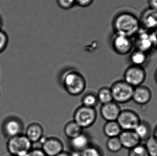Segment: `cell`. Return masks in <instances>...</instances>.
<instances>
[{"instance_id":"obj_1","label":"cell","mask_w":157,"mask_h":156,"mask_svg":"<svg viewBox=\"0 0 157 156\" xmlns=\"http://www.w3.org/2000/svg\"><path fill=\"white\" fill-rule=\"evenodd\" d=\"M61 84L65 91L73 96H79L86 87V79L76 70L70 69L62 74L60 79Z\"/></svg>"},{"instance_id":"obj_2","label":"cell","mask_w":157,"mask_h":156,"mask_svg":"<svg viewBox=\"0 0 157 156\" xmlns=\"http://www.w3.org/2000/svg\"><path fill=\"white\" fill-rule=\"evenodd\" d=\"M113 27L116 34L131 38L139 32L140 23L136 16L132 14L121 13L114 18Z\"/></svg>"},{"instance_id":"obj_3","label":"cell","mask_w":157,"mask_h":156,"mask_svg":"<svg viewBox=\"0 0 157 156\" xmlns=\"http://www.w3.org/2000/svg\"><path fill=\"white\" fill-rule=\"evenodd\" d=\"M33 143L25 134L8 138L6 148L12 156H24L32 148Z\"/></svg>"},{"instance_id":"obj_4","label":"cell","mask_w":157,"mask_h":156,"mask_svg":"<svg viewBox=\"0 0 157 156\" xmlns=\"http://www.w3.org/2000/svg\"><path fill=\"white\" fill-rule=\"evenodd\" d=\"M98 113L96 108L81 105L75 111L73 120L83 129H87L96 122Z\"/></svg>"},{"instance_id":"obj_5","label":"cell","mask_w":157,"mask_h":156,"mask_svg":"<svg viewBox=\"0 0 157 156\" xmlns=\"http://www.w3.org/2000/svg\"><path fill=\"white\" fill-rule=\"evenodd\" d=\"M113 101L117 103H125L132 100L134 88L124 80L113 83L110 88Z\"/></svg>"},{"instance_id":"obj_6","label":"cell","mask_w":157,"mask_h":156,"mask_svg":"<svg viewBox=\"0 0 157 156\" xmlns=\"http://www.w3.org/2000/svg\"><path fill=\"white\" fill-rule=\"evenodd\" d=\"M146 73L142 67L132 65L126 69L124 80L133 88L141 86L145 80Z\"/></svg>"},{"instance_id":"obj_7","label":"cell","mask_w":157,"mask_h":156,"mask_svg":"<svg viewBox=\"0 0 157 156\" xmlns=\"http://www.w3.org/2000/svg\"><path fill=\"white\" fill-rule=\"evenodd\" d=\"M116 121L122 131H134L141 122L136 113L129 110L121 111Z\"/></svg>"},{"instance_id":"obj_8","label":"cell","mask_w":157,"mask_h":156,"mask_svg":"<svg viewBox=\"0 0 157 156\" xmlns=\"http://www.w3.org/2000/svg\"><path fill=\"white\" fill-rule=\"evenodd\" d=\"M41 149L47 156H56L64 151L62 141L57 137L49 136L41 140Z\"/></svg>"},{"instance_id":"obj_9","label":"cell","mask_w":157,"mask_h":156,"mask_svg":"<svg viewBox=\"0 0 157 156\" xmlns=\"http://www.w3.org/2000/svg\"><path fill=\"white\" fill-rule=\"evenodd\" d=\"M111 45L117 54L124 55L131 51L132 42L131 38L115 33L112 38Z\"/></svg>"},{"instance_id":"obj_10","label":"cell","mask_w":157,"mask_h":156,"mask_svg":"<svg viewBox=\"0 0 157 156\" xmlns=\"http://www.w3.org/2000/svg\"><path fill=\"white\" fill-rule=\"evenodd\" d=\"M121 111L119 104L113 101L109 103L102 104L100 112L104 120L106 122H110L117 121Z\"/></svg>"},{"instance_id":"obj_11","label":"cell","mask_w":157,"mask_h":156,"mask_svg":"<svg viewBox=\"0 0 157 156\" xmlns=\"http://www.w3.org/2000/svg\"><path fill=\"white\" fill-rule=\"evenodd\" d=\"M91 144L90 136L86 133H81L72 139H69V147L74 153H81Z\"/></svg>"},{"instance_id":"obj_12","label":"cell","mask_w":157,"mask_h":156,"mask_svg":"<svg viewBox=\"0 0 157 156\" xmlns=\"http://www.w3.org/2000/svg\"><path fill=\"white\" fill-rule=\"evenodd\" d=\"M23 128V123L17 118H9L3 125L4 133L8 138L22 134Z\"/></svg>"},{"instance_id":"obj_13","label":"cell","mask_w":157,"mask_h":156,"mask_svg":"<svg viewBox=\"0 0 157 156\" xmlns=\"http://www.w3.org/2000/svg\"><path fill=\"white\" fill-rule=\"evenodd\" d=\"M152 98V93L149 88L141 86L134 88L132 100L136 104L145 105L149 102Z\"/></svg>"},{"instance_id":"obj_14","label":"cell","mask_w":157,"mask_h":156,"mask_svg":"<svg viewBox=\"0 0 157 156\" xmlns=\"http://www.w3.org/2000/svg\"><path fill=\"white\" fill-rule=\"evenodd\" d=\"M118 137L123 148L129 150L139 144L141 142L134 131H122Z\"/></svg>"},{"instance_id":"obj_15","label":"cell","mask_w":157,"mask_h":156,"mask_svg":"<svg viewBox=\"0 0 157 156\" xmlns=\"http://www.w3.org/2000/svg\"><path fill=\"white\" fill-rule=\"evenodd\" d=\"M25 135L32 143H36L44 137V129L40 124L32 123L27 127Z\"/></svg>"},{"instance_id":"obj_16","label":"cell","mask_w":157,"mask_h":156,"mask_svg":"<svg viewBox=\"0 0 157 156\" xmlns=\"http://www.w3.org/2000/svg\"><path fill=\"white\" fill-rule=\"evenodd\" d=\"M138 34L136 40V45L138 48V50L146 53L154 45L152 34L145 31L141 32L140 30L138 32Z\"/></svg>"},{"instance_id":"obj_17","label":"cell","mask_w":157,"mask_h":156,"mask_svg":"<svg viewBox=\"0 0 157 156\" xmlns=\"http://www.w3.org/2000/svg\"><path fill=\"white\" fill-rule=\"evenodd\" d=\"M142 23L147 29L157 28V11L150 8L145 11L142 17Z\"/></svg>"},{"instance_id":"obj_18","label":"cell","mask_w":157,"mask_h":156,"mask_svg":"<svg viewBox=\"0 0 157 156\" xmlns=\"http://www.w3.org/2000/svg\"><path fill=\"white\" fill-rule=\"evenodd\" d=\"M122 131L117 121L106 122L103 127V133L108 138L118 137Z\"/></svg>"},{"instance_id":"obj_19","label":"cell","mask_w":157,"mask_h":156,"mask_svg":"<svg viewBox=\"0 0 157 156\" xmlns=\"http://www.w3.org/2000/svg\"><path fill=\"white\" fill-rule=\"evenodd\" d=\"M65 136L69 139H72L83 132V129L74 120L68 122L63 129Z\"/></svg>"},{"instance_id":"obj_20","label":"cell","mask_w":157,"mask_h":156,"mask_svg":"<svg viewBox=\"0 0 157 156\" xmlns=\"http://www.w3.org/2000/svg\"><path fill=\"white\" fill-rule=\"evenodd\" d=\"M134 131L141 141H146L151 136V128L146 122L141 121Z\"/></svg>"},{"instance_id":"obj_21","label":"cell","mask_w":157,"mask_h":156,"mask_svg":"<svg viewBox=\"0 0 157 156\" xmlns=\"http://www.w3.org/2000/svg\"><path fill=\"white\" fill-rule=\"evenodd\" d=\"M96 94L99 103H101V105L113 101L111 91L109 87H102L99 89Z\"/></svg>"},{"instance_id":"obj_22","label":"cell","mask_w":157,"mask_h":156,"mask_svg":"<svg viewBox=\"0 0 157 156\" xmlns=\"http://www.w3.org/2000/svg\"><path fill=\"white\" fill-rule=\"evenodd\" d=\"M81 105L89 108H96L98 105L97 94L93 92H87L85 93L81 100Z\"/></svg>"},{"instance_id":"obj_23","label":"cell","mask_w":157,"mask_h":156,"mask_svg":"<svg viewBox=\"0 0 157 156\" xmlns=\"http://www.w3.org/2000/svg\"><path fill=\"white\" fill-rule=\"evenodd\" d=\"M130 59L134 66L142 67L146 61L147 55L144 51L136 50L132 54Z\"/></svg>"},{"instance_id":"obj_24","label":"cell","mask_w":157,"mask_h":156,"mask_svg":"<svg viewBox=\"0 0 157 156\" xmlns=\"http://www.w3.org/2000/svg\"><path fill=\"white\" fill-rule=\"evenodd\" d=\"M106 147L109 152L113 153H118L123 148L119 137L109 138L106 143Z\"/></svg>"},{"instance_id":"obj_25","label":"cell","mask_w":157,"mask_h":156,"mask_svg":"<svg viewBox=\"0 0 157 156\" xmlns=\"http://www.w3.org/2000/svg\"><path fill=\"white\" fill-rule=\"evenodd\" d=\"M144 145L149 156H157V140L154 136H151L146 141Z\"/></svg>"},{"instance_id":"obj_26","label":"cell","mask_w":157,"mask_h":156,"mask_svg":"<svg viewBox=\"0 0 157 156\" xmlns=\"http://www.w3.org/2000/svg\"><path fill=\"white\" fill-rule=\"evenodd\" d=\"M82 156H103L100 147L91 143L81 153Z\"/></svg>"},{"instance_id":"obj_27","label":"cell","mask_w":157,"mask_h":156,"mask_svg":"<svg viewBox=\"0 0 157 156\" xmlns=\"http://www.w3.org/2000/svg\"><path fill=\"white\" fill-rule=\"evenodd\" d=\"M128 156H149L144 145L140 143L130 149Z\"/></svg>"},{"instance_id":"obj_28","label":"cell","mask_w":157,"mask_h":156,"mask_svg":"<svg viewBox=\"0 0 157 156\" xmlns=\"http://www.w3.org/2000/svg\"><path fill=\"white\" fill-rule=\"evenodd\" d=\"M9 42V37L5 31L0 29V54L3 52L7 47Z\"/></svg>"},{"instance_id":"obj_29","label":"cell","mask_w":157,"mask_h":156,"mask_svg":"<svg viewBox=\"0 0 157 156\" xmlns=\"http://www.w3.org/2000/svg\"><path fill=\"white\" fill-rule=\"evenodd\" d=\"M58 5L62 9L69 10L76 5L75 0H57Z\"/></svg>"},{"instance_id":"obj_30","label":"cell","mask_w":157,"mask_h":156,"mask_svg":"<svg viewBox=\"0 0 157 156\" xmlns=\"http://www.w3.org/2000/svg\"><path fill=\"white\" fill-rule=\"evenodd\" d=\"M24 156H47L40 148H32Z\"/></svg>"},{"instance_id":"obj_31","label":"cell","mask_w":157,"mask_h":156,"mask_svg":"<svg viewBox=\"0 0 157 156\" xmlns=\"http://www.w3.org/2000/svg\"><path fill=\"white\" fill-rule=\"evenodd\" d=\"M94 0H75L76 5L82 7H88L92 4Z\"/></svg>"},{"instance_id":"obj_32","label":"cell","mask_w":157,"mask_h":156,"mask_svg":"<svg viewBox=\"0 0 157 156\" xmlns=\"http://www.w3.org/2000/svg\"><path fill=\"white\" fill-rule=\"evenodd\" d=\"M152 38H153V41H154V45L157 47V28L155 29L154 32L151 33Z\"/></svg>"},{"instance_id":"obj_33","label":"cell","mask_w":157,"mask_h":156,"mask_svg":"<svg viewBox=\"0 0 157 156\" xmlns=\"http://www.w3.org/2000/svg\"><path fill=\"white\" fill-rule=\"evenodd\" d=\"M149 3L151 8L157 11V0H150Z\"/></svg>"},{"instance_id":"obj_34","label":"cell","mask_w":157,"mask_h":156,"mask_svg":"<svg viewBox=\"0 0 157 156\" xmlns=\"http://www.w3.org/2000/svg\"><path fill=\"white\" fill-rule=\"evenodd\" d=\"M56 156H72V155L71 153H69V152L63 151Z\"/></svg>"},{"instance_id":"obj_35","label":"cell","mask_w":157,"mask_h":156,"mask_svg":"<svg viewBox=\"0 0 157 156\" xmlns=\"http://www.w3.org/2000/svg\"><path fill=\"white\" fill-rule=\"evenodd\" d=\"M153 136H155V138L157 140V126L156 128L155 129V132H154V134Z\"/></svg>"},{"instance_id":"obj_36","label":"cell","mask_w":157,"mask_h":156,"mask_svg":"<svg viewBox=\"0 0 157 156\" xmlns=\"http://www.w3.org/2000/svg\"><path fill=\"white\" fill-rule=\"evenodd\" d=\"M3 25V21L2 17L0 16V29H2V26Z\"/></svg>"},{"instance_id":"obj_37","label":"cell","mask_w":157,"mask_h":156,"mask_svg":"<svg viewBox=\"0 0 157 156\" xmlns=\"http://www.w3.org/2000/svg\"><path fill=\"white\" fill-rule=\"evenodd\" d=\"M155 79H156V82H157V71L156 73V74H155Z\"/></svg>"},{"instance_id":"obj_38","label":"cell","mask_w":157,"mask_h":156,"mask_svg":"<svg viewBox=\"0 0 157 156\" xmlns=\"http://www.w3.org/2000/svg\"></svg>"}]
</instances>
